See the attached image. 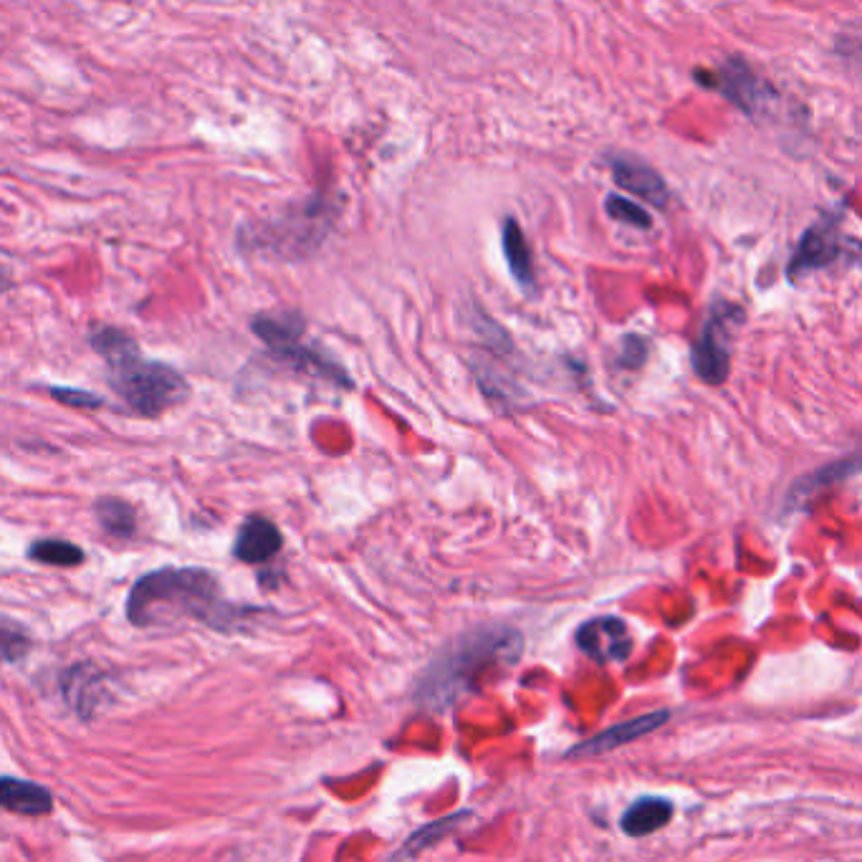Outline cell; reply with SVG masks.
I'll return each instance as SVG.
<instances>
[{
  "instance_id": "cell-1",
  "label": "cell",
  "mask_w": 862,
  "mask_h": 862,
  "mask_svg": "<svg viewBox=\"0 0 862 862\" xmlns=\"http://www.w3.org/2000/svg\"><path fill=\"white\" fill-rule=\"evenodd\" d=\"M125 612L135 628L198 620L220 632H231L243 618L241 607L223 597L216 574L203 566H162L142 574L129 589Z\"/></svg>"
},
{
  "instance_id": "cell-2",
  "label": "cell",
  "mask_w": 862,
  "mask_h": 862,
  "mask_svg": "<svg viewBox=\"0 0 862 862\" xmlns=\"http://www.w3.org/2000/svg\"><path fill=\"white\" fill-rule=\"evenodd\" d=\"M521 658V635L512 628H479L458 637L430 663L417 683V703L430 711H446L473 691L483 670L514 665Z\"/></svg>"
},
{
  "instance_id": "cell-3",
  "label": "cell",
  "mask_w": 862,
  "mask_h": 862,
  "mask_svg": "<svg viewBox=\"0 0 862 862\" xmlns=\"http://www.w3.org/2000/svg\"><path fill=\"white\" fill-rule=\"evenodd\" d=\"M92 347L110 369V388L137 415L160 417L191 395L185 377L175 367L147 359L127 332L102 326L92 334Z\"/></svg>"
},
{
  "instance_id": "cell-4",
  "label": "cell",
  "mask_w": 862,
  "mask_h": 862,
  "mask_svg": "<svg viewBox=\"0 0 862 862\" xmlns=\"http://www.w3.org/2000/svg\"><path fill=\"white\" fill-rule=\"evenodd\" d=\"M251 330L271 349V355H276L284 365L322 377V380H330L340 388H355L347 369L301 340L307 324L299 314H261L253 319Z\"/></svg>"
},
{
  "instance_id": "cell-5",
  "label": "cell",
  "mask_w": 862,
  "mask_h": 862,
  "mask_svg": "<svg viewBox=\"0 0 862 862\" xmlns=\"http://www.w3.org/2000/svg\"><path fill=\"white\" fill-rule=\"evenodd\" d=\"M326 212H330V203L326 200L303 203V208L286 212V216L274 220V223L261 228V231H266V235L261 233L256 238V245L258 249L274 251L276 256L284 258L307 256L311 249H317V245L322 243L326 228L332 223V220L326 218Z\"/></svg>"
},
{
  "instance_id": "cell-6",
  "label": "cell",
  "mask_w": 862,
  "mask_h": 862,
  "mask_svg": "<svg viewBox=\"0 0 862 862\" xmlns=\"http://www.w3.org/2000/svg\"><path fill=\"white\" fill-rule=\"evenodd\" d=\"M696 81L726 96L728 102H734L738 110L751 114V117H759L774 100V92L763 84L744 59H731L713 71H696Z\"/></svg>"
},
{
  "instance_id": "cell-7",
  "label": "cell",
  "mask_w": 862,
  "mask_h": 862,
  "mask_svg": "<svg viewBox=\"0 0 862 862\" xmlns=\"http://www.w3.org/2000/svg\"><path fill=\"white\" fill-rule=\"evenodd\" d=\"M742 319V309L734 303H721L713 309L709 322L703 324V332L698 336L693 349V367L701 375V380L709 384H721L728 375V336L731 326Z\"/></svg>"
},
{
  "instance_id": "cell-8",
  "label": "cell",
  "mask_w": 862,
  "mask_h": 862,
  "mask_svg": "<svg viewBox=\"0 0 862 862\" xmlns=\"http://www.w3.org/2000/svg\"><path fill=\"white\" fill-rule=\"evenodd\" d=\"M579 651L597 663H622L632 653V637L620 618H595L577 630Z\"/></svg>"
},
{
  "instance_id": "cell-9",
  "label": "cell",
  "mask_w": 862,
  "mask_h": 862,
  "mask_svg": "<svg viewBox=\"0 0 862 862\" xmlns=\"http://www.w3.org/2000/svg\"><path fill=\"white\" fill-rule=\"evenodd\" d=\"M840 235H837V226L823 220V223H815L809 231H804V235L796 243L794 256L790 261V278H802L812 274L817 268H827L829 264H835L840 258Z\"/></svg>"
},
{
  "instance_id": "cell-10",
  "label": "cell",
  "mask_w": 862,
  "mask_h": 862,
  "mask_svg": "<svg viewBox=\"0 0 862 862\" xmlns=\"http://www.w3.org/2000/svg\"><path fill=\"white\" fill-rule=\"evenodd\" d=\"M284 537L274 521L264 516H249L233 541V556L243 564H266L281 552Z\"/></svg>"
},
{
  "instance_id": "cell-11",
  "label": "cell",
  "mask_w": 862,
  "mask_h": 862,
  "mask_svg": "<svg viewBox=\"0 0 862 862\" xmlns=\"http://www.w3.org/2000/svg\"><path fill=\"white\" fill-rule=\"evenodd\" d=\"M668 716H670L668 711H655V713H647V716L622 721V724L610 726L607 731H602V734L593 736L589 742L574 746V749L570 751V757H595V754H605V751L618 749V746L637 742V738L647 736L651 731L660 728L665 721H668Z\"/></svg>"
},
{
  "instance_id": "cell-12",
  "label": "cell",
  "mask_w": 862,
  "mask_h": 862,
  "mask_svg": "<svg viewBox=\"0 0 862 862\" xmlns=\"http://www.w3.org/2000/svg\"><path fill=\"white\" fill-rule=\"evenodd\" d=\"M612 177L622 191L637 195L640 200L651 203L655 208H665V205H668V185H665V180L653 168H647L645 162L614 160Z\"/></svg>"
},
{
  "instance_id": "cell-13",
  "label": "cell",
  "mask_w": 862,
  "mask_h": 862,
  "mask_svg": "<svg viewBox=\"0 0 862 862\" xmlns=\"http://www.w3.org/2000/svg\"><path fill=\"white\" fill-rule=\"evenodd\" d=\"M0 804L13 815L41 817L54 809V794L28 779L3 777L0 779Z\"/></svg>"
},
{
  "instance_id": "cell-14",
  "label": "cell",
  "mask_w": 862,
  "mask_h": 862,
  "mask_svg": "<svg viewBox=\"0 0 862 862\" xmlns=\"http://www.w3.org/2000/svg\"><path fill=\"white\" fill-rule=\"evenodd\" d=\"M501 245H504V256L512 276L519 281L521 289H531L533 281H537V276H533V256L527 235H524L521 226L516 223L514 218L504 220V228H501Z\"/></svg>"
},
{
  "instance_id": "cell-15",
  "label": "cell",
  "mask_w": 862,
  "mask_h": 862,
  "mask_svg": "<svg viewBox=\"0 0 862 862\" xmlns=\"http://www.w3.org/2000/svg\"><path fill=\"white\" fill-rule=\"evenodd\" d=\"M673 804L663 796H643L622 815V829L630 837H645L670 823Z\"/></svg>"
},
{
  "instance_id": "cell-16",
  "label": "cell",
  "mask_w": 862,
  "mask_h": 862,
  "mask_svg": "<svg viewBox=\"0 0 862 862\" xmlns=\"http://www.w3.org/2000/svg\"><path fill=\"white\" fill-rule=\"evenodd\" d=\"M468 817H471V812L461 809V812H456V815H448V817H443V819H435V823H428L425 827L415 829V832L410 835L407 840L400 844V850H398V852H392V858H415V855H421L423 850L433 848V844H438V842L443 840V837L453 832V829H456L458 825H461L463 819H468Z\"/></svg>"
},
{
  "instance_id": "cell-17",
  "label": "cell",
  "mask_w": 862,
  "mask_h": 862,
  "mask_svg": "<svg viewBox=\"0 0 862 862\" xmlns=\"http://www.w3.org/2000/svg\"><path fill=\"white\" fill-rule=\"evenodd\" d=\"M94 514H96V519H100L102 529L106 533H112V537L129 539L137 531V514H135V508L127 504V501L114 498V496L100 498L94 504Z\"/></svg>"
},
{
  "instance_id": "cell-18",
  "label": "cell",
  "mask_w": 862,
  "mask_h": 862,
  "mask_svg": "<svg viewBox=\"0 0 862 862\" xmlns=\"http://www.w3.org/2000/svg\"><path fill=\"white\" fill-rule=\"evenodd\" d=\"M28 560L48 566H79L84 564V549L71 544L67 539H36L28 547Z\"/></svg>"
},
{
  "instance_id": "cell-19",
  "label": "cell",
  "mask_w": 862,
  "mask_h": 862,
  "mask_svg": "<svg viewBox=\"0 0 862 862\" xmlns=\"http://www.w3.org/2000/svg\"><path fill=\"white\" fill-rule=\"evenodd\" d=\"M605 210L610 218L620 220V223L632 226V228H643V231H647V228L653 226L651 212H647L645 208H640L637 203L622 198V195H610V198H607V203H605Z\"/></svg>"
},
{
  "instance_id": "cell-20",
  "label": "cell",
  "mask_w": 862,
  "mask_h": 862,
  "mask_svg": "<svg viewBox=\"0 0 862 862\" xmlns=\"http://www.w3.org/2000/svg\"><path fill=\"white\" fill-rule=\"evenodd\" d=\"M31 647V637L26 635V630L15 628L11 620H3V658L5 663H15V660H23L28 655Z\"/></svg>"
},
{
  "instance_id": "cell-21",
  "label": "cell",
  "mask_w": 862,
  "mask_h": 862,
  "mask_svg": "<svg viewBox=\"0 0 862 862\" xmlns=\"http://www.w3.org/2000/svg\"><path fill=\"white\" fill-rule=\"evenodd\" d=\"M51 395L64 402V405H71V407H81V410H92V407H100L104 405L102 398H96L94 392H84V390H73V388H51Z\"/></svg>"
}]
</instances>
